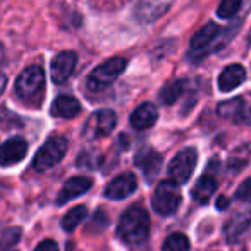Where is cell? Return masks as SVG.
Masks as SVG:
<instances>
[{
    "mask_svg": "<svg viewBox=\"0 0 251 251\" xmlns=\"http://www.w3.org/2000/svg\"><path fill=\"white\" fill-rule=\"evenodd\" d=\"M150 232V217L141 206L127 208L117 224V234L122 241L129 244H140L148 237Z\"/></svg>",
    "mask_w": 251,
    "mask_h": 251,
    "instance_id": "1",
    "label": "cell"
},
{
    "mask_svg": "<svg viewBox=\"0 0 251 251\" xmlns=\"http://www.w3.org/2000/svg\"><path fill=\"white\" fill-rule=\"evenodd\" d=\"M127 67V60L122 57H114V59L105 60L98 67H95L90 74H88V90L91 91H101L108 88Z\"/></svg>",
    "mask_w": 251,
    "mask_h": 251,
    "instance_id": "2",
    "label": "cell"
},
{
    "mask_svg": "<svg viewBox=\"0 0 251 251\" xmlns=\"http://www.w3.org/2000/svg\"><path fill=\"white\" fill-rule=\"evenodd\" d=\"M67 151V140L64 136H52L43 143V147L36 151L33 158V167L35 171L43 172L52 169L64 158Z\"/></svg>",
    "mask_w": 251,
    "mask_h": 251,
    "instance_id": "3",
    "label": "cell"
},
{
    "mask_svg": "<svg viewBox=\"0 0 251 251\" xmlns=\"http://www.w3.org/2000/svg\"><path fill=\"white\" fill-rule=\"evenodd\" d=\"M181 201V189L174 181H162L157 186L153 198H151V205H153V210L158 215H172V213H176Z\"/></svg>",
    "mask_w": 251,
    "mask_h": 251,
    "instance_id": "4",
    "label": "cell"
},
{
    "mask_svg": "<svg viewBox=\"0 0 251 251\" xmlns=\"http://www.w3.org/2000/svg\"><path fill=\"white\" fill-rule=\"evenodd\" d=\"M196 162H198V153L195 148H184L181 150L169 164V176L171 181L176 184H184L189 181L191 174L195 172Z\"/></svg>",
    "mask_w": 251,
    "mask_h": 251,
    "instance_id": "5",
    "label": "cell"
},
{
    "mask_svg": "<svg viewBox=\"0 0 251 251\" xmlns=\"http://www.w3.org/2000/svg\"><path fill=\"white\" fill-rule=\"evenodd\" d=\"M45 83V73L40 66L26 67L21 74H19L18 81H16V93L23 100H29V98L36 97L40 90L43 88Z\"/></svg>",
    "mask_w": 251,
    "mask_h": 251,
    "instance_id": "6",
    "label": "cell"
},
{
    "mask_svg": "<svg viewBox=\"0 0 251 251\" xmlns=\"http://www.w3.org/2000/svg\"><path fill=\"white\" fill-rule=\"evenodd\" d=\"M115 122H117V115L110 108H101V110L95 112L90 119H88L86 126H84V134L90 140H98V138H107L108 134L114 131Z\"/></svg>",
    "mask_w": 251,
    "mask_h": 251,
    "instance_id": "7",
    "label": "cell"
},
{
    "mask_svg": "<svg viewBox=\"0 0 251 251\" xmlns=\"http://www.w3.org/2000/svg\"><path fill=\"white\" fill-rule=\"evenodd\" d=\"M172 4L174 0H136L134 12L141 23H153L160 19L172 7Z\"/></svg>",
    "mask_w": 251,
    "mask_h": 251,
    "instance_id": "8",
    "label": "cell"
},
{
    "mask_svg": "<svg viewBox=\"0 0 251 251\" xmlns=\"http://www.w3.org/2000/svg\"><path fill=\"white\" fill-rule=\"evenodd\" d=\"M77 64V55L71 50L60 52L53 57L52 67H50V76H52L53 83L62 84L71 77V74L74 73V67Z\"/></svg>",
    "mask_w": 251,
    "mask_h": 251,
    "instance_id": "9",
    "label": "cell"
},
{
    "mask_svg": "<svg viewBox=\"0 0 251 251\" xmlns=\"http://www.w3.org/2000/svg\"><path fill=\"white\" fill-rule=\"evenodd\" d=\"M26 155H28V143L23 138H11L0 145V165L2 167L19 164L21 160H25Z\"/></svg>",
    "mask_w": 251,
    "mask_h": 251,
    "instance_id": "10",
    "label": "cell"
},
{
    "mask_svg": "<svg viewBox=\"0 0 251 251\" xmlns=\"http://www.w3.org/2000/svg\"><path fill=\"white\" fill-rule=\"evenodd\" d=\"M138 188V181L136 176L131 174V172H126V174H121L110 181L105 188V196L110 200H124L129 195H133Z\"/></svg>",
    "mask_w": 251,
    "mask_h": 251,
    "instance_id": "11",
    "label": "cell"
},
{
    "mask_svg": "<svg viewBox=\"0 0 251 251\" xmlns=\"http://www.w3.org/2000/svg\"><path fill=\"white\" fill-rule=\"evenodd\" d=\"M134 162H136V165L141 169V172H143V176L147 177L148 182L153 181L162 169L160 153H157V151L151 150V148H143V150H140V153L136 155Z\"/></svg>",
    "mask_w": 251,
    "mask_h": 251,
    "instance_id": "12",
    "label": "cell"
},
{
    "mask_svg": "<svg viewBox=\"0 0 251 251\" xmlns=\"http://www.w3.org/2000/svg\"><path fill=\"white\" fill-rule=\"evenodd\" d=\"M91 186H93V181H91L90 177H84V176L71 177L69 181L62 186L59 196H57V205H66V203L71 201V200L84 195L86 191H90Z\"/></svg>",
    "mask_w": 251,
    "mask_h": 251,
    "instance_id": "13",
    "label": "cell"
},
{
    "mask_svg": "<svg viewBox=\"0 0 251 251\" xmlns=\"http://www.w3.org/2000/svg\"><path fill=\"white\" fill-rule=\"evenodd\" d=\"M158 119V108L155 107L150 101H145L141 103L136 110L131 114V124H133L134 129H150L151 126L157 122Z\"/></svg>",
    "mask_w": 251,
    "mask_h": 251,
    "instance_id": "14",
    "label": "cell"
},
{
    "mask_svg": "<svg viewBox=\"0 0 251 251\" xmlns=\"http://www.w3.org/2000/svg\"><path fill=\"white\" fill-rule=\"evenodd\" d=\"M246 77V71L241 64H230L226 69L220 73L219 76V90L224 93H229V91L236 90L241 83Z\"/></svg>",
    "mask_w": 251,
    "mask_h": 251,
    "instance_id": "15",
    "label": "cell"
},
{
    "mask_svg": "<svg viewBox=\"0 0 251 251\" xmlns=\"http://www.w3.org/2000/svg\"><path fill=\"white\" fill-rule=\"evenodd\" d=\"M52 115L60 119H74L76 115H79L81 112V103L77 98L71 97V95H60L53 100L52 103Z\"/></svg>",
    "mask_w": 251,
    "mask_h": 251,
    "instance_id": "16",
    "label": "cell"
},
{
    "mask_svg": "<svg viewBox=\"0 0 251 251\" xmlns=\"http://www.w3.org/2000/svg\"><path fill=\"white\" fill-rule=\"evenodd\" d=\"M217 191V181L213 176L205 174L198 179L196 186L193 188V200L200 205H206L210 201V198L213 196V193Z\"/></svg>",
    "mask_w": 251,
    "mask_h": 251,
    "instance_id": "17",
    "label": "cell"
},
{
    "mask_svg": "<svg viewBox=\"0 0 251 251\" xmlns=\"http://www.w3.org/2000/svg\"><path fill=\"white\" fill-rule=\"evenodd\" d=\"M250 224H251V219H250V215H246V213H241V215L232 217V219L226 224V229H224V234H226L227 241L232 243V241L239 239V237L248 230Z\"/></svg>",
    "mask_w": 251,
    "mask_h": 251,
    "instance_id": "18",
    "label": "cell"
},
{
    "mask_svg": "<svg viewBox=\"0 0 251 251\" xmlns=\"http://www.w3.org/2000/svg\"><path fill=\"white\" fill-rule=\"evenodd\" d=\"M219 35V26L215 23H208L203 26L200 31L195 33V36L191 38V50L198 52V50H205L210 43L213 42V38Z\"/></svg>",
    "mask_w": 251,
    "mask_h": 251,
    "instance_id": "19",
    "label": "cell"
},
{
    "mask_svg": "<svg viewBox=\"0 0 251 251\" xmlns=\"http://www.w3.org/2000/svg\"><path fill=\"white\" fill-rule=\"evenodd\" d=\"M244 100L243 98H230L227 101H222L219 105V115L224 119H230V121H241L244 119Z\"/></svg>",
    "mask_w": 251,
    "mask_h": 251,
    "instance_id": "20",
    "label": "cell"
},
{
    "mask_svg": "<svg viewBox=\"0 0 251 251\" xmlns=\"http://www.w3.org/2000/svg\"><path fill=\"white\" fill-rule=\"evenodd\" d=\"M86 215H88V208L84 205L74 206V208H71L69 212L64 215L62 229L66 230V232H73V230L76 229V227L79 226L84 219H86Z\"/></svg>",
    "mask_w": 251,
    "mask_h": 251,
    "instance_id": "21",
    "label": "cell"
},
{
    "mask_svg": "<svg viewBox=\"0 0 251 251\" xmlns=\"http://www.w3.org/2000/svg\"><path fill=\"white\" fill-rule=\"evenodd\" d=\"M182 91H184V81H172V83L165 84L160 91V101L164 105H172L181 98Z\"/></svg>",
    "mask_w": 251,
    "mask_h": 251,
    "instance_id": "22",
    "label": "cell"
},
{
    "mask_svg": "<svg viewBox=\"0 0 251 251\" xmlns=\"http://www.w3.org/2000/svg\"><path fill=\"white\" fill-rule=\"evenodd\" d=\"M248 164H251V143H246V145H243V147H239L229 158L230 169H241Z\"/></svg>",
    "mask_w": 251,
    "mask_h": 251,
    "instance_id": "23",
    "label": "cell"
},
{
    "mask_svg": "<svg viewBox=\"0 0 251 251\" xmlns=\"http://www.w3.org/2000/svg\"><path fill=\"white\" fill-rule=\"evenodd\" d=\"M162 251H189V239L181 232H174L164 241Z\"/></svg>",
    "mask_w": 251,
    "mask_h": 251,
    "instance_id": "24",
    "label": "cell"
},
{
    "mask_svg": "<svg viewBox=\"0 0 251 251\" xmlns=\"http://www.w3.org/2000/svg\"><path fill=\"white\" fill-rule=\"evenodd\" d=\"M241 4H243V0H222L217 7V14L222 19H230L239 12Z\"/></svg>",
    "mask_w": 251,
    "mask_h": 251,
    "instance_id": "25",
    "label": "cell"
},
{
    "mask_svg": "<svg viewBox=\"0 0 251 251\" xmlns=\"http://www.w3.org/2000/svg\"><path fill=\"white\" fill-rule=\"evenodd\" d=\"M16 126H21L19 117L11 114L7 108H0V129H9V127H16Z\"/></svg>",
    "mask_w": 251,
    "mask_h": 251,
    "instance_id": "26",
    "label": "cell"
},
{
    "mask_svg": "<svg viewBox=\"0 0 251 251\" xmlns=\"http://www.w3.org/2000/svg\"><path fill=\"white\" fill-rule=\"evenodd\" d=\"M236 198L239 201L251 203V177H248L246 181H243L239 184V188L236 189Z\"/></svg>",
    "mask_w": 251,
    "mask_h": 251,
    "instance_id": "27",
    "label": "cell"
},
{
    "mask_svg": "<svg viewBox=\"0 0 251 251\" xmlns=\"http://www.w3.org/2000/svg\"><path fill=\"white\" fill-rule=\"evenodd\" d=\"M35 251H59V246L53 239H45L35 248Z\"/></svg>",
    "mask_w": 251,
    "mask_h": 251,
    "instance_id": "28",
    "label": "cell"
},
{
    "mask_svg": "<svg viewBox=\"0 0 251 251\" xmlns=\"http://www.w3.org/2000/svg\"><path fill=\"white\" fill-rule=\"evenodd\" d=\"M227 198H224V196H220L219 200H217V208L219 210H222V208H227Z\"/></svg>",
    "mask_w": 251,
    "mask_h": 251,
    "instance_id": "29",
    "label": "cell"
},
{
    "mask_svg": "<svg viewBox=\"0 0 251 251\" xmlns=\"http://www.w3.org/2000/svg\"><path fill=\"white\" fill-rule=\"evenodd\" d=\"M4 88H5V76L4 74H0V93L4 91Z\"/></svg>",
    "mask_w": 251,
    "mask_h": 251,
    "instance_id": "30",
    "label": "cell"
},
{
    "mask_svg": "<svg viewBox=\"0 0 251 251\" xmlns=\"http://www.w3.org/2000/svg\"><path fill=\"white\" fill-rule=\"evenodd\" d=\"M244 119L251 122V108H250V110H248V108H246V110H244Z\"/></svg>",
    "mask_w": 251,
    "mask_h": 251,
    "instance_id": "31",
    "label": "cell"
}]
</instances>
